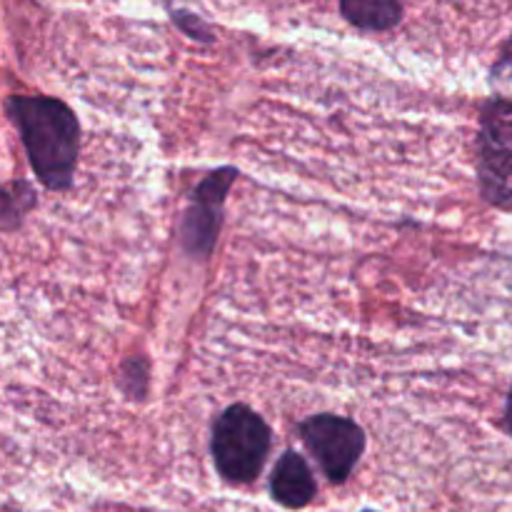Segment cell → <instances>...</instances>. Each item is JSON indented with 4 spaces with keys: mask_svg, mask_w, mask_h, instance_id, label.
<instances>
[{
    "mask_svg": "<svg viewBox=\"0 0 512 512\" xmlns=\"http://www.w3.org/2000/svg\"><path fill=\"white\" fill-rule=\"evenodd\" d=\"M5 115L20 133L40 185L68 190L80 153V123L73 110L50 95H8Z\"/></svg>",
    "mask_w": 512,
    "mask_h": 512,
    "instance_id": "cell-1",
    "label": "cell"
},
{
    "mask_svg": "<svg viewBox=\"0 0 512 512\" xmlns=\"http://www.w3.org/2000/svg\"><path fill=\"white\" fill-rule=\"evenodd\" d=\"M270 425L263 415L243 403L225 408L213 423L210 453L223 480L233 485H248L263 473L270 455Z\"/></svg>",
    "mask_w": 512,
    "mask_h": 512,
    "instance_id": "cell-2",
    "label": "cell"
},
{
    "mask_svg": "<svg viewBox=\"0 0 512 512\" xmlns=\"http://www.w3.org/2000/svg\"><path fill=\"white\" fill-rule=\"evenodd\" d=\"M475 170L485 203L512 215V115L510 105L493 100L480 115Z\"/></svg>",
    "mask_w": 512,
    "mask_h": 512,
    "instance_id": "cell-3",
    "label": "cell"
},
{
    "mask_svg": "<svg viewBox=\"0 0 512 512\" xmlns=\"http://www.w3.org/2000/svg\"><path fill=\"white\" fill-rule=\"evenodd\" d=\"M300 438L318 460L325 478L343 485L353 475L365 453V433L355 420L343 415L320 413L300 423Z\"/></svg>",
    "mask_w": 512,
    "mask_h": 512,
    "instance_id": "cell-4",
    "label": "cell"
},
{
    "mask_svg": "<svg viewBox=\"0 0 512 512\" xmlns=\"http://www.w3.org/2000/svg\"><path fill=\"white\" fill-rule=\"evenodd\" d=\"M238 168H218L205 175L193 190L183 225L180 245L193 260H208L223 228V208L230 185L238 180Z\"/></svg>",
    "mask_w": 512,
    "mask_h": 512,
    "instance_id": "cell-5",
    "label": "cell"
},
{
    "mask_svg": "<svg viewBox=\"0 0 512 512\" xmlns=\"http://www.w3.org/2000/svg\"><path fill=\"white\" fill-rule=\"evenodd\" d=\"M315 493H318V485H315L308 460L295 450H285L270 475V495L275 503L288 510H303L305 505L313 503Z\"/></svg>",
    "mask_w": 512,
    "mask_h": 512,
    "instance_id": "cell-6",
    "label": "cell"
},
{
    "mask_svg": "<svg viewBox=\"0 0 512 512\" xmlns=\"http://www.w3.org/2000/svg\"><path fill=\"white\" fill-rule=\"evenodd\" d=\"M340 13L358 30L383 33L403 20L400 0H340Z\"/></svg>",
    "mask_w": 512,
    "mask_h": 512,
    "instance_id": "cell-7",
    "label": "cell"
},
{
    "mask_svg": "<svg viewBox=\"0 0 512 512\" xmlns=\"http://www.w3.org/2000/svg\"><path fill=\"white\" fill-rule=\"evenodd\" d=\"M35 205H38V198L28 180L0 185V233H15Z\"/></svg>",
    "mask_w": 512,
    "mask_h": 512,
    "instance_id": "cell-8",
    "label": "cell"
},
{
    "mask_svg": "<svg viewBox=\"0 0 512 512\" xmlns=\"http://www.w3.org/2000/svg\"><path fill=\"white\" fill-rule=\"evenodd\" d=\"M118 388L123 390L128 400H143L150 390V365L148 360L133 355L120 365Z\"/></svg>",
    "mask_w": 512,
    "mask_h": 512,
    "instance_id": "cell-9",
    "label": "cell"
},
{
    "mask_svg": "<svg viewBox=\"0 0 512 512\" xmlns=\"http://www.w3.org/2000/svg\"><path fill=\"white\" fill-rule=\"evenodd\" d=\"M173 20L185 35H190V38L203 40V43H210V40H213V33H210V28L198 18V15L185 13V10H173Z\"/></svg>",
    "mask_w": 512,
    "mask_h": 512,
    "instance_id": "cell-10",
    "label": "cell"
},
{
    "mask_svg": "<svg viewBox=\"0 0 512 512\" xmlns=\"http://www.w3.org/2000/svg\"><path fill=\"white\" fill-rule=\"evenodd\" d=\"M503 428L505 433L512 438V385H510V393L508 398H505V410H503Z\"/></svg>",
    "mask_w": 512,
    "mask_h": 512,
    "instance_id": "cell-11",
    "label": "cell"
},
{
    "mask_svg": "<svg viewBox=\"0 0 512 512\" xmlns=\"http://www.w3.org/2000/svg\"><path fill=\"white\" fill-rule=\"evenodd\" d=\"M363 512H373V510H363Z\"/></svg>",
    "mask_w": 512,
    "mask_h": 512,
    "instance_id": "cell-12",
    "label": "cell"
}]
</instances>
